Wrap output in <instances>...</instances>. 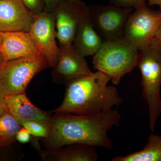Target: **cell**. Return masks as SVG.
<instances>
[{"mask_svg":"<svg viewBox=\"0 0 161 161\" xmlns=\"http://www.w3.org/2000/svg\"><path fill=\"white\" fill-rule=\"evenodd\" d=\"M121 119L119 112L113 109L89 115L55 113L52 115L50 135L42 139L41 143L47 150L74 144L111 150L113 144L108 132L119 125Z\"/></svg>","mask_w":161,"mask_h":161,"instance_id":"cell-1","label":"cell"},{"mask_svg":"<svg viewBox=\"0 0 161 161\" xmlns=\"http://www.w3.org/2000/svg\"><path fill=\"white\" fill-rule=\"evenodd\" d=\"M110 78L97 71L67 83L60 106L51 113L89 115L112 109L123 103L115 86L108 85Z\"/></svg>","mask_w":161,"mask_h":161,"instance_id":"cell-2","label":"cell"},{"mask_svg":"<svg viewBox=\"0 0 161 161\" xmlns=\"http://www.w3.org/2000/svg\"><path fill=\"white\" fill-rule=\"evenodd\" d=\"M137 67L142 75L143 97L149 107V126L153 132L161 114V44L155 37L139 50Z\"/></svg>","mask_w":161,"mask_h":161,"instance_id":"cell-3","label":"cell"},{"mask_svg":"<svg viewBox=\"0 0 161 161\" xmlns=\"http://www.w3.org/2000/svg\"><path fill=\"white\" fill-rule=\"evenodd\" d=\"M139 50L122 37L103 40L93 56L94 68L107 75L118 86L125 75L137 66Z\"/></svg>","mask_w":161,"mask_h":161,"instance_id":"cell-4","label":"cell"},{"mask_svg":"<svg viewBox=\"0 0 161 161\" xmlns=\"http://www.w3.org/2000/svg\"><path fill=\"white\" fill-rule=\"evenodd\" d=\"M48 67L47 59L42 55L5 61L0 69V96L25 93L32 78Z\"/></svg>","mask_w":161,"mask_h":161,"instance_id":"cell-5","label":"cell"},{"mask_svg":"<svg viewBox=\"0 0 161 161\" xmlns=\"http://www.w3.org/2000/svg\"><path fill=\"white\" fill-rule=\"evenodd\" d=\"M161 22V12L152 10L144 5L130 14L123 37L139 50L155 37Z\"/></svg>","mask_w":161,"mask_h":161,"instance_id":"cell-6","label":"cell"},{"mask_svg":"<svg viewBox=\"0 0 161 161\" xmlns=\"http://www.w3.org/2000/svg\"><path fill=\"white\" fill-rule=\"evenodd\" d=\"M133 9L110 4L89 6L93 26L103 40H113L123 36L125 25Z\"/></svg>","mask_w":161,"mask_h":161,"instance_id":"cell-7","label":"cell"},{"mask_svg":"<svg viewBox=\"0 0 161 161\" xmlns=\"http://www.w3.org/2000/svg\"><path fill=\"white\" fill-rule=\"evenodd\" d=\"M88 9L80 0H60L53 12L59 46L72 45L79 23Z\"/></svg>","mask_w":161,"mask_h":161,"instance_id":"cell-8","label":"cell"},{"mask_svg":"<svg viewBox=\"0 0 161 161\" xmlns=\"http://www.w3.org/2000/svg\"><path fill=\"white\" fill-rule=\"evenodd\" d=\"M30 33L37 44L41 54L46 58L50 67L56 63L59 47L56 42V25L53 13L44 10L34 15Z\"/></svg>","mask_w":161,"mask_h":161,"instance_id":"cell-9","label":"cell"},{"mask_svg":"<svg viewBox=\"0 0 161 161\" xmlns=\"http://www.w3.org/2000/svg\"><path fill=\"white\" fill-rule=\"evenodd\" d=\"M59 47V56L52 73L55 82L65 85L70 80L92 73L84 58L72 45Z\"/></svg>","mask_w":161,"mask_h":161,"instance_id":"cell-10","label":"cell"},{"mask_svg":"<svg viewBox=\"0 0 161 161\" xmlns=\"http://www.w3.org/2000/svg\"><path fill=\"white\" fill-rule=\"evenodd\" d=\"M34 15L22 0H0V32H29Z\"/></svg>","mask_w":161,"mask_h":161,"instance_id":"cell-11","label":"cell"},{"mask_svg":"<svg viewBox=\"0 0 161 161\" xmlns=\"http://www.w3.org/2000/svg\"><path fill=\"white\" fill-rule=\"evenodd\" d=\"M0 33L2 37L0 53L5 61L42 55L29 32Z\"/></svg>","mask_w":161,"mask_h":161,"instance_id":"cell-12","label":"cell"},{"mask_svg":"<svg viewBox=\"0 0 161 161\" xmlns=\"http://www.w3.org/2000/svg\"><path fill=\"white\" fill-rule=\"evenodd\" d=\"M8 112L21 123L23 121H34L51 126V112L41 110L32 103L26 93L4 97Z\"/></svg>","mask_w":161,"mask_h":161,"instance_id":"cell-13","label":"cell"},{"mask_svg":"<svg viewBox=\"0 0 161 161\" xmlns=\"http://www.w3.org/2000/svg\"><path fill=\"white\" fill-rule=\"evenodd\" d=\"M103 41L93 26L88 9L79 23L72 46L85 58L95 54Z\"/></svg>","mask_w":161,"mask_h":161,"instance_id":"cell-14","label":"cell"},{"mask_svg":"<svg viewBox=\"0 0 161 161\" xmlns=\"http://www.w3.org/2000/svg\"><path fill=\"white\" fill-rule=\"evenodd\" d=\"M40 157L45 161H97L98 153L95 147L82 144H74L58 150L37 149Z\"/></svg>","mask_w":161,"mask_h":161,"instance_id":"cell-15","label":"cell"},{"mask_svg":"<svg viewBox=\"0 0 161 161\" xmlns=\"http://www.w3.org/2000/svg\"><path fill=\"white\" fill-rule=\"evenodd\" d=\"M112 161H161V136L150 134L143 149L125 156L113 158Z\"/></svg>","mask_w":161,"mask_h":161,"instance_id":"cell-16","label":"cell"},{"mask_svg":"<svg viewBox=\"0 0 161 161\" xmlns=\"http://www.w3.org/2000/svg\"><path fill=\"white\" fill-rule=\"evenodd\" d=\"M22 127L9 112L0 115V146L6 147L14 144Z\"/></svg>","mask_w":161,"mask_h":161,"instance_id":"cell-17","label":"cell"},{"mask_svg":"<svg viewBox=\"0 0 161 161\" xmlns=\"http://www.w3.org/2000/svg\"><path fill=\"white\" fill-rule=\"evenodd\" d=\"M20 125L28 130L35 138H46L50 133L51 126L42 123L27 121L22 122Z\"/></svg>","mask_w":161,"mask_h":161,"instance_id":"cell-18","label":"cell"},{"mask_svg":"<svg viewBox=\"0 0 161 161\" xmlns=\"http://www.w3.org/2000/svg\"><path fill=\"white\" fill-rule=\"evenodd\" d=\"M14 144L6 147L0 146V161H18L22 158L23 153L12 147Z\"/></svg>","mask_w":161,"mask_h":161,"instance_id":"cell-19","label":"cell"},{"mask_svg":"<svg viewBox=\"0 0 161 161\" xmlns=\"http://www.w3.org/2000/svg\"><path fill=\"white\" fill-rule=\"evenodd\" d=\"M109 2L112 6L135 9L146 5V0H109Z\"/></svg>","mask_w":161,"mask_h":161,"instance_id":"cell-20","label":"cell"},{"mask_svg":"<svg viewBox=\"0 0 161 161\" xmlns=\"http://www.w3.org/2000/svg\"><path fill=\"white\" fill-rule=\"evenodd\" d=\"M24 5L33 14H37L45 10V6L43 0H22Z\"/></svg>","mask_w":161,"mask_h":161,"instance_id":"cell-21","label":"cell"},{"mask_svg":"<svg viewBox=\"0 0 161 161\" xmlns=\"http://www.w3.org/2000/svg\"><path fill=\"white\" fill-rule=\"evenodd\" d=\"M33 136L29 131L24 127H21L16 135V141L22 144H26L30 142L33 140Z\"/></svg>","mask_w":161,"mask_h":161,"instance_id":"cell-22","label":"cell"},{"mask_svg":"<svg viewBox=\"0 0 161 161\" xmlns=\"http://www.w3.org/2000/svg\"><path fill=\"white\" fill-rule=\"evenodd\" d=\"M45 4V10L53 13L60 0H43Z\"/></svg>","mask_w":161,"mask_h":161,"instance_id":"cell-23","label":"cell"},{"mask_svg":"<svg viewBox=\"0 0 161 161\" xmlns=\"http://www.w3.org/2000/svg\"><path fill=\"white\" fill-rule=\"evenodd\" d=\"M8 112L4 98L0 96V115Z\"/></svg>","mask_w":161,"mask_h":161,"instance_id":"cell-24","label":"cell"},{"mask_svg":"<svg viewBox=\"0 0 161 161\" xmlns=\"http://www.w3.org/2000/svg\"><path fill=\"white\" fill-rule=\"evenodd\" d=\"M148 1L150 6L158 5L161 9V0H148Z\"/></svg>","mask_w":161,"mask_h":161,"instance_id":"cell-25","label":"cell"},{"mask_svg":"<svg viewBox=\"0 0 161 161\" xmlns=\"http://www.w3.org/2000/svg\"><path fill=\"white\" fill-rule=\"evenodd\" d=\"M155 37L157 39L161 44V22L158 26L156 33Z\"/></svg>","mask_w":161,"mask_h":161,"instance_id":"cell-26","label":"cell"},{"mask_svg":"<svg viewBox=\"0 0 161 161\" xmlns=\"http://www.w3.org/2000/svg\"><path fill=\"white\" fill-rule=\"evenodd\" d=\"M5 61V60L3 59V56H2V54H1V53H0V69H1V68H2Z\"/></svg>","mask_w":161,"mask_h":161,"instance_id":"cell-27","label":"cell"},{"mask_svg":"<svg viewBox=\"0 0 161 161\" xmlns=\"http://www.w3.org/2000/svg\"><path fill=\"white\" fill-rule=\"evenodd\" d=\"M2 37L1 36V33H0V48H1V44H2Z\"/></svg>","mask_w":161,"mask_h":161,"instance_id":"cell-28","label":"cell"}]
</instances>
